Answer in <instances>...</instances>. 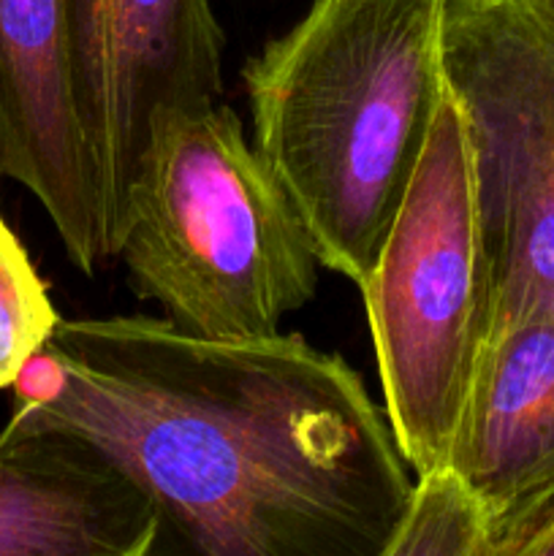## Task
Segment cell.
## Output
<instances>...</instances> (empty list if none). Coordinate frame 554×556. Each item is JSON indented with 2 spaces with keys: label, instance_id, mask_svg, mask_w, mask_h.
Instances as JSON below:
<instances>
[{
  "label": "cell",
  "instance_id": "1",
  "mask_svg": "<svg viewBox=\"0 0 554 556\" xmlns=\"http://www.w3.org/2000/svg\"><path fill=\"white\" fill-rule=\"evenodd\" d=\"M11 438L96 445L204 556H386L413 472L342 356L166 318H60L14 380Z\"/></svg>",
  "mask_w": 554,
  "mask_h": 556
},
{
  "label": "cell",
  "instance_id": "2",
  "mask_svg": "<svg viewBox=\"0 0 554 556\" xmlns=\"http://www.w3.org/2000/svg\"><path fill=\"white\" fill-rule=\"evenodd\" d=\"M449 0H313L244 63L253 144L320 266L362 286L445 85Z\"/></svg>",
  "mask_w": 554,
  "mask_h": 556
},
{
  "label": "cell",
  "instance_id": "3",
  "mask_svg": "<svg viewBox=\"0 0 554 556\" xmlns=\"http://www.w3.org/2000/svg\"><path fill=\"white\" fill-rule=\"evenodd\" d=\"M114 258L168 324L215 340L277 334L315 296L320 264L297 206L221 101L152 117Z\"/></svg>",
  "mask_w": 554,
  "mask_h": 556
},
{
  "label": "cell",
  "instance_id": "4",
  "mask_svg": "<svg viewBox=\"0 0 554 556\" xmlns=\"http://www.w3.org/2000/svg\"><path fill=\"white\" fill-rule=\"evenodd\" d=\"M358 291L396 445L413 478L443 470L494 307L476 147L451 85L400 212Z\"/></svg>",
  "mask_w": 554,
  "mask_h": 556
},
{
  "label": "cell",
  "instance_id": "5",
  "mask_svg": "<svg viewBox=\"0 0 554 556\" xmlns=\"http://www.w3.org/2000/svg\"><path fill=\"white\" fill-rule=\"evenodd\" d=\"M443 65L476 147L492 318H554V0H449Z\"/></svg>",
  "mask_w": 554,
  "mask_h": 556
},
{
  "label": "cell",
  "instance_id": "6",
  "mask_svg": "<svg viewBox=\"0 0 554 556\" xmlns=\"http://www.w3.org/2000/svg\"><path fill=\"white\" fill-rule=\"evenodd\" d=\"M76 119L106 261L161 109L221 101L226 36L212 0H65Z\"/></svg>",
  "mask_w": 554,
  "mask_h": 556
},
{
  "label": "cell",
  "instance_id": "7",
  "mask_svg": "<svg viewBox=\"0 0 554 556\" xmlns=\"http://www.w3.org/2000/svg\"><path fill=\"white\" fill-rule=\"evenodd\" d=\"M451 470L476 497L489 556L554 503V318L494 315L451 448Z\"/></svg>",
  "mask_w": 554,
  "mask_h": 556
},
{
  "label": "cell",
  "instance_id": "8",
  "mask_svg": "<svg viewBox=\"0 0 554 556\" xmlns=\"http://www.w3.org/2000/svg\"><path fill=\"white\" fill-rule=\"evenodd\" d=\"M161 535L150 500L96 445L0 434V556H147Z\"/></svg>",
  "mask_w": 554,
  "mask_h": 556
},
{
  "label": "cell",
  "instance_id": "9",
  "mask_svg": "<svg viewBox=\"0 0 554 556\" xmlns=\"http://www.w3.org/2000/svg\"><path fill=\"white\" fill-rule=\"evenodd\" d=\"M386 556H489L487 519L451 467L413 478Z\"/></svg>",
  "mask_w": 554,
  "mask_h": 556
},
{
  "label": "cell",
  "instance_id": "10",
  "mask_svg": "<svg viewBox=\"0 0 554 556\" xmlns=\"http://www.w3.org/2000/svg\"><path fill=\"white\" fill-rule=\"evenodd\" d=\"M60 324L47 282L9 223L0 217V391L47 345Z\"/></svg>",
  "mask_w": 554,
  "mask_h": 556
},
{
  "label": "cell",
  "instance_id": "11",
  "mask_svg": "<svg viewBox=\"0 0 554 556\" xmlns=\"http://www.w3.org/2000/svg\"><path fill=\"white\" fill-rule=\"evenodd\" d=\"M505 556H554V503L511 541Z\"/></svg>",
  "mask_w": 554,
  "mask_h": 556
},
{
  "label": "cell",
  "instance_id": "12",
  "mask_svg": "<svg viewBox=\"0 0 554 556\" xmlns=\"http://www.w3.org/2000/svg\"><path fill=\"white\" fill-rule=\"evenodd\" d=\"M0 179H3V177H0Z\"/></svg>",
  "mask_w": 554,
  "mask_h": 556
}]
</instances>
